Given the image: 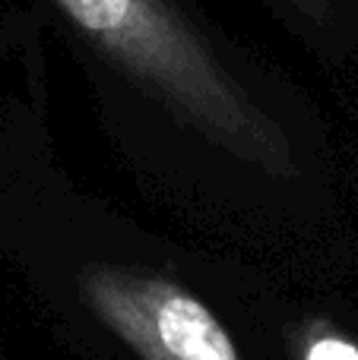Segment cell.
Masks as SVG:
<instances>
[{
    "mask_svg": "<svg viewBox=\"0 0 358 360\" xmlns=\"http://www.w3.org/2000/svg\"><path fill=\"white\" fill-rule=\"evenodd\" d=\"M54 4L89 41L194 130L270 177H295V149L283 127L254 105L171 0Z\"/></svg>",
    "mask_w": 358,
    "mask_h": 360,
    "instance_id": "6da1fadb",
    "label": "cell"
},
{
    "mask_svg": "<svg viewBox=\"0 0 358 360\" xmlns=\"http://www.w3.org/2000/svg\"><path fill=\"white\" fill-rule=\"evenodd\" d=\"M80 281L95 316L143 360H241L226 326L178 281L108 266Z\"/></svg>",
    "mask_w": 358,
    "mask_h": 360,
    "instance_id": "7a4b0ae2",
    "label": "cell"
},
{
    "mask_svg": "<svg viewBox=\"0 0 358 360\" xmlns=\"http://www.w3.org/2000/svg\"><path fill=\"white\" fill-rule=\"evenodd\" d=\"M304 360H358V348L340 335H314L304 345Z\"/></svg>",
    "mask_w": 358,
    "mask_h": 360,
    "instance_id": "3957f363",
    "label": "cell"
},
{
    "mask_svg": "<svg viewBox=\"0 0 358 360\" xmlns=\"http://www.w3.org/2000/svg\"><path fill=\"white\" fill-rule=\"evenodd\" d=\"M292 10H298L304 19H323L327 16V6L330 0H285Z\"/></svg>",
    "mask_w": 358,
    "mask_h": 360,
    "instance_id": "277c9868",
    "label": "cell"
}]
</instances>
